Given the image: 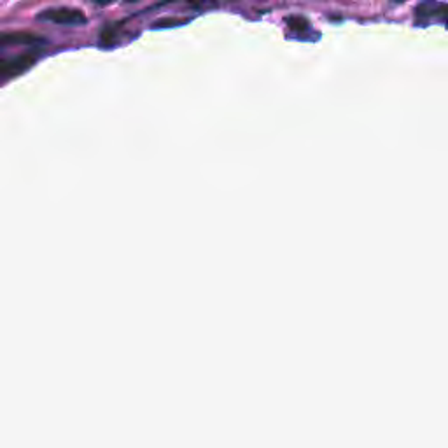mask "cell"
<instances>
[{
  "instance_id": "obj_1",
  "label": "cell",
  "mask_w": 448,
  "mask_h": 448,
  "mask_svg": "<svg viewBox=\"0 0 448 448\" xmlns=\"http://www.w3.org/2000/svg\"><path fill=\"white\" fill-rule=\"evenodd\" d=\"M37 60H39L37 53H25V55L13 56V58L0 60V81L25 74L26 70H30L35 65Z\"/></svg>"
},
{
  "instance_id": "obj_2",
  "label": "cell",
  "mask_w": 448,
  "mask_h": 448,
  "mask_svg": "<svg viewBox=\"0 0 448 448\" xmlns=\"http://www.w3.org/2000/svg\"><path fill=\"white\" fill-rule=\"evenodd\" d=\"M39 21H50L56 25H84L86 16L82 11L70 9V7H55V9H46L37 14Z\"/></svg>"
},
{
  "instance_id": "obj_3",
  "label": "cell",
  "mask_w": 448,
  "mask_h": 448,
  "mask_svg": "<svg viewBox=\"0 0 448 448\" xmlns=\"http://www.w3.org/2000/svg\"><path fill=\"white\" fill-rule=\"evenodd\" d=\"M46 39L28 32H13V33H0V48L4 46H35V44H44Z\"/></svg>"
},
{
  "instance_id": "obj_4",
  "label": "cell",
  "mask_w": 448,
  "mask_h": 448,
  "mask_svg": "<svg viewBox=\"0 0 448 448\" xmlns=\"http://www.w3.org/2000/svg\"><path fill=\"white\" fill-rule=\"evenodd\" d=\"M445 4L438 2V0H424V2H420L419 6H417L415 9V14L417 18H436L439 16L442 18V21L445 20Z\"/></svg>"
},
{
  "instance_id": "obj_5",
  "label": "cell",
  "mask_w": 448,
  "mask_h": 448,
  "mask_svg": "<svg viewBox=\"0 0 448 448\" xmlns=\"http://www.w3.org/2000/svg\"><path fill=\"white\" fill-rule=\"evenodd\" d=\"M288 25L293 32H307V30H310V23L305 18H289Z\"/></svg>"
},
{
  "instance_id": "obj_6",
  "label": "cell",
  "mask_w": 448,
  "mask_h": 448,
  "mask_svg": "<svg viewBox=\"0 0 448 448\" xmlns=\"http://www.w3.org/2000/svg\"><path fill=\"white\" fill-rule=\"evenodd\" d=\"M118 30L116 26L109 25L105 26L104 32H102V44H112L116 40V37H118Z\"/></svg>"
},
{
  "instance_id": "obj_7",
  "label": "cell",
  "mask_w": 448,
  "mask_h": 448,
  "mask_svg": "<svg viewBox=\"0 0 448 448\" xmlns=\"http://www.w3.org/2000/svg\"><path fill=\"white\" fill-rule=\"evenodd\" d=\"M179 23H184V21H180V20H161V21H158V23H154L153 26H154V28H161V26H172V25H179Z\"/></svg>"
},
{
  "instance_id": "obj_8",
  "label": "cell",
  "mask_w": 448,
  "mask_h": 448,
  "mask_svg": "<svg viewBox=\"0 0 448 448\" xmlns=\"http://www.w3.org/2000/svg\"><path fill=\"white\" fill-rule=\"evenodd\" d=\"M93 4H97V6H109V4H112L114 0H92Z\"/></svg>"
},
{
  "instance_id": "obj_9",
  "label": "cell",
  "mask_w": 448,
  "mask_h": 448,
  "mask_svg": "<svg viewBox=\"0 0 448 448\" xmlns=\"http://www.w3.org/2000/svg\"><path fill=\"white\" fill-rule=\"evenodd\" d=\"M187 2H191V4H202L203 0H187Z\"/></svg>"
},
{
  "instance_id": "obj_10",
  "label": "cell",
  "mask_w": 448,
  "mask_h": 448,
  "mask_svg": "<svg viewBox=\"0 0 448 448\" xmlns=\"http://www.w3.org/2000/svg\"><path fill=\"white\" fill-rule=\"evenodd\" d=\"M128 2H138V0H128Z\"/></svg>"
},
{
  "instance_id": "obj_11",
  "label": "cell",
  "mask_w": 448,
  "mask_h": 448,
  "mask_svg": "<svg viewBox=\"0 0 448 448\" xmlns=\"http://www.w3.org/2000/svg\"><path fill=\"white\" fill-rule=\"evenodd\" d=\"M396 2H401V0H396Z\"/></svg>"
}]
</instances>
